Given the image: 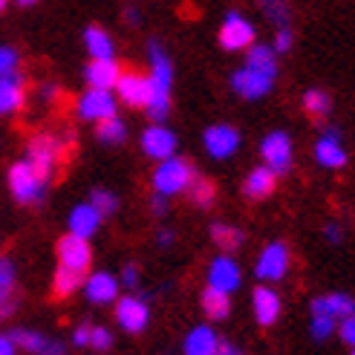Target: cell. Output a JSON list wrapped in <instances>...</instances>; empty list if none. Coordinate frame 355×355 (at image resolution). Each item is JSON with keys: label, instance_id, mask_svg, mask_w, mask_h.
<instances>
[{"label": "cell", "instance_id": "obj_1", "mask_svg": "<svg viewBox=\"0 0 355 355\" xmlns=\"http://www.w3.org/2000/svg\"><path fill=\"white\" fill-rule=\"evenodd\" d=\"M148 58H150V101H148V116L153 121H162L171 113V84H173V69L168 52L159 46V41H150L148 46Z\"/></svg>", "mask_w": 355, "mask_h": 355}, {"label": "cell", "instance_id": "obj_2", "mask_svg": "<svg viewBox=\"0 0 355 355\" xmlns=\"http://www.w3.org/2000/svg\"><path fill=\"white\" fill-rule=\"evenodd\" d=\"M193 176H197V171H193V165L188 159L168 156L153 171V191L162 193V197H173V193H182L191 185Z\"/></svg>", "mask_w": 355, "mask_h": 355}, {"label": "cell", "instance_id": "obj_3", "mask_svg": "<svg viewBox=\"0 0 355 355\" xmlns=\"http://www.w3.org/2000/svg\"><path fill=\"white\" fill-rule=\"evenodd\" d=\"M9 188H12V197L21 205H35L44 200L46 182L32 171L29 162H15L9 168Z\"/></svg>", "mask_w": 355, "mask_h": 355}, {"label": "cell", "instance_id": "obj_4", "mask_svg": "<svg viewBox=\"0 0 355 355\" xmlns=\"http://www.w3.org/2000/svg\"><path fill=\"white\" fill-rule=\"evenodd\" d=\"M58 156H61V141L55 136H35L29 141V156H26V162L32 165V171L41 176V180L46 182L52 171H55V162H58Z\"/></svg>", "mask_w": 355, "mask_h": 355}, {"label": "cell", "instance_id": "obj_5", "mask_svg": "<svg viewBox=\"0 0 355 355\" xmlns=\"http://www.w3.org/2000/svg\"><path fill=\"white\" fill-rule=\"evenodd\" d=\"M90 263H93V248L84 237L67 234V237L58 240V266L61 269L87 275L90 272Z\"/></svg>", "mask_w": 355, "mask_h": 355}, {"label": "cell", "instance_id": "obj_6", "mask_svg": "<svg viewBox=\"0 0 355 355\" xmlns=\"http://www.w3.org/2000/svg\"><path fill=\"white\" fill-rule=\"evenodd\" d=\"M220 44L228 52L252 46L254 44V26H252V21L243 17V15H237V12H228L223 26H220Z\"/></svg>", "mask_w": 355, "mask_h": 355}, {"label": "cell", "instance_id": "obj_7", "mask_svg": "<svg viewBox=\"0 0 355 355\" xmlns=\"http://www.w3.org/2000/svg\"><path fill=\"white\" fill-rule=\"evenodd\" d=\"M260 153H263L266 168H272L277 176L292 168V139L283 130H275V133L266 136L263 145H260Z\"/></svg>", "mask_w": 355, "mask_h": 355}, {"label": "cell", "instance_id": "obj_8", "mask_svg": "<svg viewBox=\"0 0 355 355\" xmlns=\"http://www.w3.org/2000/svg\"><path fill=\"white\" fill-rule=\"evenodd\" d=\"M254 272L266 283H275V280L286 277V272H289V248H286V243H269L266 245L257 266H254Z\"/></svg>", "mask_w": 355, "mask_h": 355}, {"label": "cell", "instance_id": "obj_9", "mask_svg": "<svg viewBox=\"0 0 355 355\" xmlns=\"http://www.w3.org/2000/svg\"><path fill=\"white\" fill-rule=\"evenodd\" d=\"M272 84H275V73H263V69H252V67H245L237 69V73L232 76V87L237 90V96L243 98H263L266 93L272 90Z\"/></svg>", "mask_w": 355, "mask_h": 355}, {"label": "cell", "instance_id": "obj_10", "mask_svg": "<svg viewBox=\"0 0 355 355\" xmlns=\"http://www.w3.org/2000/svg\"><path fill=\"white\" fill-rule=\"evenodd\" d=\"M78 116L84 121H101V119L116 116V98H113V93L90 87V90L78 98Z\"/></svg>", "mask_w": 355, "mask_h": 355}, {"label": "cell", "instance_id": "obj_11", "mask_svg": "<svg viewBox=\"0 0 355 355\" xmlns=\"http://www.w3.org/2000/svg\"><path fill=\"white\" fill-rule=\"evenodd\" d=\"M116 321H119V327H121L124 332H130V335L141 332V329L148 327V321H150L148 304H145L141 297H133V295L121 297L119 304H116Z\"/></svg>", "mask_w": 355, "mask_h": 355}, {"label": "cell", "instance_id": "obj_12", "mask_svg": "<svg viewBox=\"0 0 355 355\" xmlns=\"http://www.w3.org/2000/svg\"><path fill=\"white\" fill-rule=\"evenodd\" d=\"M116 93L128 107H148L150 101V81L141 73H121L116 81Z\"/></svg>", "mask_w": 355, "mask_h": 355}, {"label": "cell", "instance_id": "obj_13", "mask_svg": "<svg viewBox=\"0 0 355 355\" xmlns=\"http://www.w3.org/2000/svg\"><path fill=\"white\" fill-rule=\"evenodd\" d=\"M202 139H205L208 156H214V159H228L240 148V133L232 128V124H214V128L205 130Z\"/></svg>", "mask_w": 355, "mask_h": 355}, {"label": "cell", "instance_id": "obj_14", "mask_svg": "<svg viewBox=\"0 0 355 355\" xmlns=\"http://www.w3.org/2000/svg\"><path fill=\"white\" fill-rule=\"evenodd\" d=\"M141 150L150 159H156V162H162V159L173 156V150H176V133L168 130L165 124H153V128L141 133Z\"/></svg>", "mask_w": 355, "mask_h": 355}, {"label": "cell", "instance_id": "obj_15", "mask_svg": "<svg viewBox=\"0 0 355 355\" xmlns=\"http://www.w3.org/2000/svg\"><path fill=\"white\" fill-rule=\"evenodd\" d=\"M208 286L232 295L240 286V266L232 257H225V254L217 257L214 263L208 266Z\"/></svg>", "mask_w": 355, "mask_h": 355}, {"label": "cell", "instance_id": "obj_16", "mask_svg": "<svg viewBox=\"0 0 355 355\" xmlns=\"http://www.w3.org/2000/svg\"><path fill=\"white\" fill-rule=\"evenodd\" d=\"M84 295L90 304H113V300L119 297V280L110 275V272H96L84 280Z\"/></svg>", "mask_w": 355, "mask_h": 355}, {"label": "cell", "instance_id": "obj_17", "mask_svg": "<svg viewBox=\"0 0 355 355\" xmlns=\"http://www.w3.org/2000/svg\"><path fill=\"white\" fill-rule=\"evenodd\" d=\"M84 76H87V84L96 87V90H113L119 76H121V67L113 58H93L87 64Z\"/></svg>", "mask_w": 355, "mask_h": 355}, {"label": "cell", "instance_id": "obj_18", "mask_svg": "<svg viewBox=\"0 0 355 355\" xmlns=\"http://www.w3.org/2000/svg\"><path fill=\"white\" fill-rule=\"evenodd\" d=\"M9 338L15 341V347H21L26 352L35 355H64V344L61 341H49L41 332H29V329H12Z\"/></svg>", "mask_w": 355, "mask_h": 355}, {"label": "cell", "instance_id": "obj_19", "mask_svg": "<svg viewBox=\"0 0 355 355\" xmlns=\"http://www.w3.org/2000/svg\"><path fill=\"white\" fill-rule=\"evenodd\" d=\"M315 159L324 168H341L347 162V150L341 148V136L338 130H324L321 141L315 145Z\"/></svg>", "mask_w": 355, "mask_h": 355}, {"label": "cell", "instance_id": "obj_20", "mask_svg": "<svg viewBox=\"0 0 355 355\" xmlns=\"http://www.w3.org/2000/svg\"><path fill=\"white\" fill-rule=\"evenodd\" d=\"M252 304H254V318H257L260 327H272L277 318H280V297L269 286H257Z\"/></svg>", "mask_w": 355, "mask_h": 355}, {"label": "cell", "instance_id": "obj_21", "mask_svg": "<svg viewBox=\"0 0 355 355\" xmlns=\"http://www.w3.org/2000/svg\"><path fill=\"white\" fill-rule=\"evenodd\" d=\"M98 225H101V214H98V211L90 202L76 205L73 214H69V234H76V237L90 240L98 232Z\"/></svg>", "mask_w": 355, "mask_h": 355}, {"label": "cell", "instance_id": "obj_22", "mask_svg": "<svg viewBox=\"0 0 355 355\" xmlns=\"http://www.w3.org/2000/svg\"><path fill=\"white\" fill-rule=\"evenodd\" d=\"M275 185H277V173H275L272 168L260 165V168H254L252 173L245 176L243 193H245L248 200H266V197H269V193L275 191Z\"/></svg>", "mask_w": 355, "mask_h": 355}, {"label": "cell", "instance_id": "obj_23", "mask_svg": "<svg viewBox=\"0 0 355 355\" xmlns=\"http://www.w3.org/2000/svg\"><path fill=\"white\" fill-rule=\"evenodd\" d=\"M217 347H220V338H217L214 329L211 327H193L185 335L182 352L185 355H217Z\"/></svg>", "mask_w": 355, "mask_h": 355}, {"label": "cell", "instance_id": "obj_24", "mask_svg": "<svg viewBox=\"0 0 355 355\" xmlns=\"http://www.w3.org/2000/svg\"><path fill=\"white\" fill-rule=\"evenodd\" d=\"M21 104H24V78L17 73L0 76V116L21 110Z\"/></svg>", "mask_w": 355, "mask_h": 355}, {"label": "cell", "instance_id": "obj_25", "mask_svg": "<svg viewBox=\"0 0 355 355\" xmlns=\"http://www.w3.org/2000/svg\"><path fill=\"white\" fill-rule=\"evenodd\" d=\"M355 312V304L352 297L335 292V295H324V297H315L312 300V315H327V318H347Z\"/></svg>", "mask_w": 355, "mask_h": 355}, {"label": "cell", "instance_id": "obj_26", "mask_svg": "<svg viewBox=\"0 0 355 355\" xmlns=\"http://www.w3.org/2000/svg\"><path fill=\"white\" fill-rule=\"evenodd\" d=\"M84 46L93 58H113V38L101 26H90L84 32Z\"/></svg>", "mask_w": 355, "mask_h": 355}, {"label": "cell", "instance_id": "obj_27", "mask_svg": "<svg viewBox=\"0 0 355 355\" xmlns=\"http://www.w3.org/2000/svg\"><path fill=\"white\" fill-rule=\"evenodd\" d=\"M202 312L208 318H214V321H223V318H228V312H232V297H228V292H220V289H205L202 292Z\"/></svg>", "mask_w": 355, "mask_h": 355}, {"label": "cell", "instance_id": "obj_28", "mask_svg": "<svg viewBox=\"0 0 355 355\" xmlns=\"http://www.w3.org/2000/svg\"><path fill=\"white\" fill-rule=\"evenodd\" d=\"M124 136H128V124H124L119 116L96 121V139L101 145H121Z\"/></svg>", "mask_w": 355, "mask_h": 355}, {"label": "cell", "instance_id": "obj_29", "mask_svg": "<svg viewBox=\"0 0 355 355\" xmlns=\"http://www.w3.org/2000/svg\"><path fill=\"white\" fill-rule=\"evenodd\" d=\"M245 67L252 69H263V73H275L277 76V52L272 46H248V55H245Z\"/></svg>", "mask_w": 355, "mask_h": 355}, {"label": "cell", "instance_id": "obj_30", "mask_svg": "<svg viewBox=\"0 0 355 355\" xmlns=\"http://www.w3.org/2000/svg\"><path fill=\"white\" fill-rule=\"evenodd\" d=\"M84 277H87V275L69 272V269H61V266H58L55 277H52V295H55V297H69L76 289L84 286Z\"/></svg>", "mask_w": 355, "mask_h": 355}, {"label": "cell", "instance_id": "obj_31", "mask_svg": "<svg viewBox=\"0 0 355 355\" xmlns=\"http://www.w3.org/2000/svg\"><path fill=\"white\" fill-rule=\"evenodd\" d=\"M185 191H188L191 202L197 205V208H208L211 202H214V197H217V188H214V182L205 180V176H193L191 185H188Z\"/></svg>", "mask_w": 355, "mask_h": 355}, {"label": "cell", "instance_id": "obj_32", "mask_svg": "<svg viewBox=\"0 0 355 355\" xmlns=\"http://www.w3.org/2000/svg\"><path fill=\"white\" fill-rule=\"evenodd\" d=\"M211 240H214L223 252H234L237 245H243V232L234 225H225V223H214L211 225Z\"/></svg>", "mask_w": 355, "mask_h": 355}, {"label": "cell", "instance_id": "obj_33", "mask_svg": "<svg viewBox=\"0 0 355 355\" xmlns=\"http://www.w3.org/2000/svg\"><path fill=\"white\" fill-rule=\"evenodd\" d=\"M304 107H306V113H312V116H327L329 110H332V98L324 93V90H306V96H304Z\"/></svg>", "mask_w": 355, "mask_h": 355}, {"label": "cell", "instance_id": "obj_34", "mask_svg": "<svg viewBox=\"0 0 355 355\" xmlns=\"http://www.w3.org/2000/svg\"><path fill=\"white\" fill-rule=\"evenodd\" d=\"M90 205L98 211L101 217H107V214H116V208H119V197L113 191H104V188H96L90 193Z\"/></svg>", "mask_w": 355, "mask_h": 355}, {"label": "cell", "instance_id": "obj_35", "mask_svg": "<svg viewBox=\"0 0 355 355\" xmlns=\"http://www.w3.org/2000/svg\"><path fill=\"white\" fill-rule=\"evenodd\" d=\"M266 17H272L277 26H289V3L286 0H260Z\"/></svg>", "mask_w": 355, "mask_h": 355}, {"label": "cell", "instance_id": "obj_36", "mask_svg": "<svg viewBox=\"0 0 355 355\" xmlns=\"http://www.w3.org/2000/svg\"><path fill=\"white\" fill-rule=\"evenodd\" d=\"M335 329V321L327 315H312V338L315 341H327Z\"/></svg>", "mask_w": 355, "mask_h": 355}, {"label": "cell", "instance_id": "obj_37", "mask_svg": "<svg viewBox=\"0 0 355 355\" xmlns=\"http://www.w3.org/2000/svg\"><path fill=\"white\" fill-rule=\"evenodd\" d=\"M90 347L98 349V352H107V349L113 347V332L104 329V327H93V332H90Z\"/></svg>", "mask_w": 355, "mask_h": 355}, {"label": "cell", "instance_id": "obj_38", "mask_svg": "<svg viewBox=\"0 0 355 355\" xmlns=\"http://www.w3.org/2000/svg\"><path fill=\"white\" fill-rule=\"evenodd\" d=\"M17 69V52L12 46H0V76H9Z\"/></svg>", "mask_w": 355, "mask_h": 355}, {"label": "cell", "instance_id": "obj_39", "mask_svg": "<svg viewBox=\"0 0 355 355\" xmlns=\"http://www.w3.org/2000/svg\"><path fill=\"white\" fill-rule=\"evenodd\" d=\"M0 289H15V263L0 257Z\"/></svg>", "mask_w": 355, "mask_h": 355}, {"label": "cell", "instance_id": "obj_40", "mask_svg": "<svg viewBox=\"0 0 355 355\" xmlns=\"http://www.w3.org/2000/svg\"><path fill=\"white\" fill-rule=\"evenodd\" d=\"M15 292L12 289H0V321H6V318L15 312Z\"/></svg>", "mask_w": 355, "mask_h": 355}, {"label": "cell", "instance_id": "obj_41", "mask_svg": "<svg viewBox=\"0 0 355 355\" xmlns=\"http://www.w3.org/2000/svg\"><path fill=\"white\" fill-rule=\"evenodd\" d=\"M338 332H341V338H344L349 347H355V312H352V315H347V318H341Z\"/></svg>", "mask_w": 355, "mask_h": 355}, {"label": "cell", "instance_id": "obj_42", "mask_svg": "<svg viewBox=\"0 0 355 355\" xmlns=\"http://www.w3.org/2000/svg\"><path fill=\"white\" fill-rule=\"evenodd\" d=\"M289 49H292V29L280 26L275 35V52H289Z\"/></svg>", "mask_w": 355, "mask_h": 355}, {"label": "cell", "instance_id": "obj_43", "mask_svg": "<svg viewBox=\"0 0 355 355\" xmlns=\"http://www.w3.org/2000/svg\"><path fill=\"white\" fill-rule=\"evenodd\" d=\"M90 332H93L90 324L76 327V332H73V344H76V347H87V344H90Z\"/></svg>", "mask_w": 355, "mask_h": 355}, {"label": "cell", "instance_id": "obj_44", "mask_svg": "<svg viewBox=\"0 0 355 355\" xmlns=\"http://www.w3.org/2000/svg\"><path fill=\"white\" fill-rule=\"evenodd\" d=\"M121 283H124L128 289H136V283H139V269H136L133 263L124 266V272H121Z\"/></svg>", "mask_w": 355, "mask_h": 355}, {"label": "cell", "instance_id": "obj_45", "mask_svg": "<svg viewBox=\"0 0 355 355\" xmlns=\"http://www.w3.org/2000/svg\"><path fill=\"white\" fill-rule=\"evenodd\" d=\"M15 352H17L15 341L9 338V335H0V355H15Z\"/></svg>", "mask_w": 355, "mask_h": 355}, {"label": "cell", "instance_id": "obj_46", "mask_svg": "<svg viewBox=\"0 0 355 355\" xmlns=\"http://www.w3.org/2000/svg\"><path fill=\"white\" fill-rule=\"evenodd\" d=\"M217 355H243V349H240V347H234L232 341H220Z\"/></svg>", "mask_w": 355, "mask_h": 355}, {"label": "cell", "instance_id": "obj_47", "mask_svg": "<svg viewBox=\"0 0 355 355\" xmlns=\"http://www.w3.org/2000/svg\"><path fill=\"white\" fill-rule=\"evenodd\" d=\"M165 208H168V197L156 193V197H153V211H156V214H165Z\"/></svg>", "mask_w": 355, "mask_h": 355}, {"label": "cell", "instance_id": "obj_48", "mask_svg": "<svg viewBox=\"0 0 355 355\" xmlns=\"http://www.w3.org/2000/svg\"><path fill=\"white\" fill-rule=\"evenodd\" d=\"M324 234H327L329 243H341V228H338V225H327Z\"/></svg>", "mask_w": 355, "mask_h": 355}, {"label": "cell", "instance_id": "obj_49", "mask_svg": "<svg viewBox=\"0 0 355 355\" xmlns=\"http://www.w3.org/2000/svg\"><path fill=\"white\" fill-rule=\"evenodd\" d=\"M156 240H159V245H171V243H173V234L168 232V228H162V232H159V237H156Z\"/></svg>", "mask_w": 355, "mask_h": 355}, {"label": "cell", "instance_id": "obj_50", "mask_svg": "<svg viewBox=\"0 0 355 355\" xmlns=\"http://www.w3.org/2000/svg\"><path fill=\"white\" fill-rule=\"evenodd\" d=\"M128 21H130V24H136V21H139V12H133V9H128Z\"/></svg>", "mask_w": 355, "mask_h": 355}, {"label": "cell", "instance_id": "obj_51", "mask_svg": "<svg viewBox=\"0 0 355 355\" xmlns=\"http://www.w3.org/2000/svg\"><path fill=\"white\" fill-rule=\"evenodd\" d=\"M21 6H32V3H38V0H17Z\"/></svg>", "mask_w": 355, "mask_h": 355}, {"label": "cell", "instance_id": "obj_52", "mask_svg": "<svg viewBox=\"0 0 355 355\" xmlns=\"http://www.w3.org/2000/svg\"><path fill=\"white\" fill-rule=\"evenodd\" d=\"M6 9V0H0V12H3Z\"/></svg>", "mask_w": 355, "mask_h": 355}, {"label": "cell", "instance_id": "obj_53", "mask_svg": "<svg viewBox=\"0 0 355 355\" xmlns=\"http://www.w3.org/2000/svg\"><path fill=\"white\" fill-rule=\"evenodd\" d=\"M352 355H355V347H352Z\"/></svg>", "mask_w": 355, "mask_h": 355}]
</instances>
